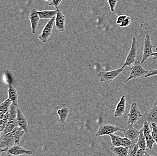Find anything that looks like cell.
I'll list each match as a JSON object with an SVG mask.
<instances>
[{
  "label": "cell",
  "mask_w": 157,
  "mask_h": 156,
  "mask_svg": "<svg viewBox=\"0 0 157 156\" xmlns=\"http://www.w3.org/2000/svg\"><path fill=\"white\" fill-rule=\"evenodd\" d=\"M149 71L144 68L141 61L136 60L132 66L130 67V74L129 77L124 82H128L133 79L137 78L143 76H145Z\"/></svg>",
  "instance_id": "obj_2"
},
{
  "label": "cell",
  "mask_w": 157,
  "mask_h": 156,
  "mask_svg": "<svg viewBox=\"0 0 157 156\" xmlns=\"http://www.w3.org/2000/svg\"><path fill=\"white\" fill-rule=\"evenodd\" d=\"M121 132L124 134L125 137L129 139L133 143H136L140 135L139 131L133 126V125L128 124L125 128L121 129Z\"/></svg>",
  "instance_id": "obj_8"
},
{
  "label": "cell",
  "mask_w": 157,
  "mask_h": 156,
  "mask_svg": "<svg viewBox=\"0 0 157 156\" xmlns=\"http://www.w3.org/2000/svg\"><path fill=\"white\" fill-rule=\"evenodd\" d=\"M17 120L19 126L25 130L26 133H28L29 132V128L27 119L25 116L22 110L19 107H18V112H17Z\"/></svg>",
  "instance_id": "obj_16"
},
{
  "label": "cell",
  "mask_w": 157,
  "mask_h": 156,
  "mask_svg": "<svg viewBox=\"0 0 157 156\" xmlns=\"http://www.w3.org/2000/svg\"><path fill=\"white\" fill-rule=\"evenodd\" d=\"M152 57H153V60H157V52H155V53H154V54H153V56H152Z\"/></svg>",
  "instance_id": "obj_38"
},
{
  "label": "cell",
  "mask_w": 157,
  "mask_h": 156,
  "mask_svg": "<svg viewBox=\"0 0 157 156\" xmlns=\"http://www.w3.org/2000/svg\"><path fill=\"white\" fill-rule=\"evenodd\" d=\"M58 9H56V10H43V11H39V17L40 19H56V15L58 11Z\"/></svg>",
  "instance_id": "obj_19"
},
{
  "label": "cell",
  "mask_w": 157,
  "mask_h": 156,
  "mask_svg": "<svg viewBox=\"0 0 157 156\" xmlns=\"http://www.w3.org/2000/svg\"><path fill=\"white\" fill-rule=\"evenodd\" d=\"M131 18L129 17H127L122 21V22L120 24V26L121 27H126L128 26L129 25L131 24Z\"/></svg>",
  "instance_id": "obj_33"
},
{
  "label": "cell",
  "mask_w": 157,
  "mask_h": 156,
  "mask_svg": "<svg viewBox=\"0 0 157 156\" xmlns=\"http://www.w3.org/2000/svg\"><path fill=\"white\" fill-rule=\"evenodd\" d=\"M112 153L117 156H126L128 155L129 148L122 146H113L110 148Z\"/></svg>",
  "instance_id": "obj_17"
},
{
  "label": "cell",
  "mask_w": 157,
  "mask_h": 156,
  "mask_svg": "<svg viewBox=\"0 0 157 156\" xmlns=\"http://www.w3.org/2000/svg\"><path fill=\"white\" fill-rule=\"evenodd\" d=\"M134 143L129 139L127 138L126 137H121V146L129 148Z\"/></svg>",
  "instance_id": "obj_30"
},
{
  "label": "cell",
  "mask_w": 157,
  "mask_h": 156,
  "mask_svg": "<svg viewBox=\"0 0 157 156\" xmlns=\"http://www.w3.org/2000/svg\"><path fill=\"white\" fill-rule=\"evenodd\" d=\"M120 126L116 125L110 124H103L101 125L96 134L97 137L101 136H109L112 134L117 133L118 131H121Z\"/></svg>",
  "instance_id": "obj_5"
},
{
  "label": "cell",
  "mask_w": 157,
  "mask_h": 156,
  "mask_svg": "<svg viewBox=\"0 0 157 156\" xmlns=\"http://www.w3.org/2000/svg\"><path fill=\"white\" fill-rule=\"evenodd\" d=\"M139 51L138 43L137 41L136 38L134 37L132 38L131 49L122 67L125 68L126 66H132L136 62V59L139 53Z\"/></svg>",
  "instance_id": "obj_1"
},
{
  "label": "cell",
  "mask_w": 157,
  "mask_h": 156,
  "mask_svg": "<svg viewBox=\"0 0 157 156\" xmlns=\"http://www.w3.org/2000/svg\"><path fill=\"white\" fill-rule=\"evenodd\" d=\"M17 126H19L18 122H17V118L14 120L9 121L8 123L6 124L4 130L2 132V135H5V134L12 132L13 129Z\"/></svg>",
  "instance_id": "obj_22"
},
{
  "label": "cell",
  "mask_w": 157,
  "mask_h": 156,
  "mask_svg": "<svg viewBox=\"0 0 157 156\" xmlns=\"http://www.w3.org/2000/svg\"><path fill=\"white\" fill-rule=\"evenodd\" d=\"M151 129H152V137H153L157 145V125L155 123L152 122L151 123ZM157 155V153L156 154Z\"/></svg>",
  "instance_id": "obj_31"
},
{
  "label": "cell",
  "mask_w": 157,
  "mask_h": 156,
  "mask_svg": "<svg viewBox=\"0 0 157 156\" xmlns=\"http://www.w3.org/2000/svg\"><path fill=\"white\" fill-rule=\"evenodd\" d=\"M56 28L59 32H63L65 31L66 26V16L59 9L55 19Z\"/></svg>",
  "instance_id": "obj_14"
},
{
  "label": "cell",
  "mask_w": 157,
  "mask_h": 156,
  "mask_svg": "<svg viewBox=\"0 0 157 156\" xmlns=\"http://www.w3.org/2000/svg\"><path fill=\"white\" fill-rule=\"evenodd\" d=\"M153 47L154 46L151 43L150 35L149 34H146L144 42L143 54L141 61L142 64H143L149 58L152 57L153 54L155 53L153 50Z\"/></svg>",
  "instance_id": "obj_6"
},
{
  "label": "cell",
  "mask_w": 157,
  "mask_h": 156,
  "mask_svg": "<svg viewBox=\"0 0 157 156\" xmlns=\"http://www.w3.org/2000/svg\"><path fill=\"white\" fill-rule=\"evenodd\" d=\"M143 123L144 125L142 128L143 129L144 134V136H146L149 134H151L152 132V129L150 126V124L151 123L148 122H144Z\"/></svg>",
  "instance_id": "obj_28"
},
{
  "label": "cell",
  "mask_w": 157,
  "mask_h": 156,
  "mask_svg": "<svg viewBox=\"0 0 157 156\" xmlns=\"http://www.w3.org/2000/svg\"><path fill=\"white\" fill-rule=\"evenodd\" d=\"M55 22V19H50L43 28L42 33L38 37V39L43 43L47 42L49 38L52 35L53 25Z\"/></svg>",
  "instance_id": "obj_10"
},
{
  "label": "cell",
  "mask_w": 157,
  "mask_h": 156,
  "mask_svg": "<svg viewBox=\"0 0 157 156\" xmlns=\"http://www.w3.org/2000/svg\"><path fill=\"white\" fill-rule=\"evenodd\" d=\"M145 137L146 138V145H147V148L150 150H152L153 148L154 144L155 143V141L152 137V134H149L148 136Z\"/></svg>",
  "instance_id": "obj_27"
},
{
  "label": "cell",
  "mask_w": 157,
  "mask_h": 156,
  "mask_svg": "<svg viewBox=\"0 0 157 156\" xmlns=\"http://www.w3.org/2000/svg\"><path fill=\"white\" fill-rule=\"evenodd\" d=\"M12 102L9 98L6 100L0 105V112L1 113L5 114L9 109L10 106L12 104Z\"/></svg>",
  "instance_id": "obj_24"
},
{
  "label": "cell",
  "mask_w": 157,
  "mask_h": 156,
  "mask_svg": "<svg viewBox=\"0 0 157 156\" xmlns=\"http://www.w3.org/2000/svg\"><path fill=\"white\" fill-rule=\"evenodd\" d=\"M10 112L9 109L6 114H5L4 117L2 119H1V132H2L4 130L6 124L9 121Z\"/></svg>",
  "instance_id": "obj_26"
},
{
  "label": "cell",
  "mask_w": 157,
  "mask_h": 156,
  "mask_svg": "<svg viewBox=\"0 0 157 156\" xmlns=\"http://www.w3.org/2000/svg\"><path fill=\"white\" fill-rule=\"evenodd\" d=\"M126 97L125 95L121 98L120 100L118 103L114 113L115 118L122 117L125 114L126 108Z\"/></svg>",
  "instance_id": "obj_15"
},
{
  "label": "cell",
  "mask_w": 157,
  "mask_h": 156,
  "mask_svg": "<svg viewBox=\"0 0 157 156\" xmlns=\"http://www.w3.org/2000/svg\"><path fill=\"white\" fill-rule=\"evenodd\" d=\"M56 114L59 117V120L63 126H65L67 119L72 115L71 106H61L56 110Z\"/></svg>",
  "instance_id": "obj_9"
},
{
  "label": "cell",
  "mask_w": 157,
  "mask_h": 156,
  "mask_svg": "<svg viewBox=\"0 0 157 156\" xmlns=\"http://www.w3.org/2000/svg\"><path fill=\"white\" fill-rule=\"evenodd\" d=\"M38 12L39 11H38L36 9H32L30 10L29 16L30 24H31L32 33L33 34L36 33L39 20L40 19H41L39 17Z\"/></svg>",
  "instance_id": "obj_13"
},
{
  "label": "cell",
  "mask_w": 157,
  "mask_h": 156,
  "mask_svg": "<svg viewBox=\"0 0 157 156\" xmlns=\"http://www.w3.org/2000/svg\"><path fill=\"white\" fill-rule=\"evenodd\" d=\"M139 149L138 145L137 143H134L129 148L128 156H136L137 152Z\"/></svg>",
  "instance_id": "obj_29"
},
{
  "label": "cell",
  "mask_w": 157,
  "mask_h": 156,
  "mask_svg": "<svg viewBox=\"0 0 157 156\" xmlns=\"http://www.w3.org/2000/svg\"><path fill=\"white\" fill-rule=\"evenodd\" d=\"M109 136L111 137V143L113 146H121V137L114 134H111Z\"/></svg>",
  "instance_id": "obj_25"
},
{
  "label": "cell",
  "mask_w": 157,
  "mask_h": 156,
  "mask_svg": "<svg viewBox=\"0 0 157 156\" xmlns=\"http://www.w3.org/2000/svg\"><path fill=\"white\" fill-rule=\"evenodd\" d=\"M44 1H47V2H51L52 0H44Z\"/></svg>",
  "instance_id": "obj_39"
},
{
  "label": "cell",
  "mask_w": 157,
  "mask_h": 156,
  "mask_svg": "<svg viewBox=\"0 0 157 156\" xmlns=\"http://www.w3.org/2000/svg\"><path fill=\"white\" fill-rule=\"evenodd\" d=\"M62 1L63 0H52L49 4V5L51 6H54L56 9L58 8V6Z\"/></svg>",
  "instance_id": "obj_35"
},
{
  "label": "cell",
  "mask_w": 157,
  "mask_h": 156,
  "mask_svg": "<svg viewBox=\"0 0 157 156\" xmlns=\"http://www.w3.org/2000/svg\"><path fill=\"white\" fill-rule=\"evenodd\" d=\"M127 17V16H125V15H121V16H119L117 20V24H121Z\"/></svg>",
  "instance_id": "obj_37"
},
{
  "label": "cell",
  "mask_w": 157,
  "mask_h": 156,
  "mask_svg": "<svg viewBox=\"0 0 157 156\" xmlns=\"http://www.w3.org/2000/svg\"><path fill=\"white\" fill-rule=\"evenodd\" d=\"M18 105L12 103L10 106V118L9 121L14 120L17 118L18 112Z\"/></svg>",
  "instance_id": "obj_23"
},
{
  "label": "cell",
  "mask_w": 157,
  "mask_h": 156,
  "mask_svg": "<svg viewBox=\"0 0 157 156\" xmlns=\"http://www.w3.org/2000/svg\"><path fill=\"white\" fill-rule=\"evenodd\" d=\"M155 75H157V68L149 71V73H148V74L144 76V78H148V77L155 76Z\"/></svg>",
  "instance_id": "obj_36"
},
{
  "label": "cell",
  "mask_w": 157,
  "mask_h": 156,
  "mask_svg": "<svg viewBox=\"0 0 157 156\" xmlns=\"http://www.w3.org/2000/svg\"><path fill=\"white\" fill-rule=\"evenodd\" d=\"M16 144L15 139L12 132L2 135L0 140V147L1 148L8 149Z\"/></svg>",
  "instance_id": "obj_11"
},
{
  "label": "cell",
  "mask_w": 157,
  "mask_h": 156,
  "mask_svg": "<svg viewBox=\"0 0 157 156\" xmlns=\"http://www.w3.org/2000/svg\"><path fill=\"white\" fill-rule=\"evenodd\" d=\"M118 0H108V3L109 5L110 9L112 12L115 11V9L117 5Z\"/></svg>",
  "instance_id": "obj_32"
},
{
  "label": "cell",
  "mask_w": 157,
  "mask_h": 156,
  "mask_svg": "<svg viewBox=\"0 0 157 156\" xmlns=\"http://www.w3.org/2000/svg\"><path fill=\"white\" fill-rule=\"evenodd\" d=\"M144 122H148L150 123L154 122L157 125V99L154 102L151 108L145 112L137 123L142 124Z\"/></svg>",
  "instance_id": "obj_3"
},
{
  "label": "cell",
  "mask_w": 157,
  "mask_h": 156,
  "mask_svg": "<svg viewBox=\"0 0 157 156\" xmlns=\"http://www.w3.org/2000/svg\"><path fill=\"white\" fill-rule=\"evenodd\" d=\"M137 144L138 145L139 148L145 150L147 148L146 138L144 134L143 129L141 128L140 130V135Z\"/></svg>",
  "instance_id": "obj_21"
},
{
  "label": "cell",
  "mask_w": 157,
  "mask_h": 156,
  "mask_svg": "<svg viewBox=\"0 0 157 156\" xmlns=\"http://www.w3.org/2000/svg\"><path fill=\"white\" fill-rule=\"evenodd\" d=\"M151 156V155L148 154L147 152L145 151V150H143V149H141V148H139L137 152L136 155V156Z\"/></svg>",
  "instance_id": "obj_34"
},
{
  "label": "cell",
  "mask_w": 157,
  "mask_h": 156,
  "mask_svg": "<svg viewBox=\"0 0 157 156\" xmlns=\"http://www.w3.org/2000/svg\"><path fill=\"white\" fill-rule=\"evenodd\" d=\"M12 133L15 139L16 144H21V140L24 134L26 133L25 130L19 126H17L13 129Z\"/></svg>",
  "instance_id": "obj_18"
},
{
  "label": "cell",
  "mask_w": 157,
  "mask_h": 156,
  "mask_svg": "<svg viewBox=\"0 0 157 156\" xmlns=\"http://www.w3.org/2000/svg\"><path fill=\"white\" fill-rule=\"evenodd\" d=\"M9 98L11 100L12 103L18 105V93L16 88L10 84L9 85L8 90Z\"/></svg>",
  "instance_id": "obj_20"
},
{
  "label": "cell",
  "mask_w": 157,
  "mask_h": 156,
  "mask_svg": "<svg viewBox=\"0 0 157 156\" xmlns=\"http://www.w3.org/2000/svg\"><path fill=\"white\" fill-rule=\"evenodd\" d=\"M9 156H18L21 155H30L33 153L30 150L23 148L21 144H15L11 148H9L6 152Z\"/></svg>",
  "instance_id": "obj_12"
},
{
  "label": "cell",
  "mask_w": 157,
  "mask_h": 156,
  "mask_svg": "<svg viewBox=\"0 0 157 156\" xmlns=\"http://www.w3.org/2000/svg\"><path fill=\"white\" fill-rule=\"evenodd\" d=\"M124 69V68L121 67L111 71H102L98 73V77L101 82L109 84L116 78Z\"/></svg>",
  "instance_id": "obj_4"
},
{
  "label": "cell",
  "mask_w": 157,
  "mask_h": 156,
  "mask_svg": "<svg viewBox=\"0 0 157 156\" xmlns=\"http://www.w3.org/2000/svg\"><path fill=\"white\" fill-rule=\"evenodd\" d=\"M128 116V124L133 125L137 123L142 115L140 110L137 103H132L129 110Z\"/></svg>",
  "instance_id": "obj_7"
}]
</instances>
